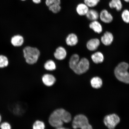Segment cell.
<instances>
[{
    "label": "cell",
    "instance_id": "cell-1",
    "mask_svg": "<svg viewBox=\"0 0 129 129\" xmlns=\"http://www.w3.org/2000/svg\"><path fill=\"white\" fill-rule=\"evenodd\" d=\"M71 120L70 113L62 108L55 110L51 113L48 119L50 125L55 128L62 126L64 123H69Z\"/></svg>",
    "mask_w": 129,
    "mask_h": 129
},
{
    "label": "cell",
    "instance_id": "cell-2",
    "mask_svg": "<svg viewBox=\"0 0 129 129\" xmlns=\"http://www.w3.org/2000/svg\"><path fill=\"white\" fill-rule=\"evenodd\" d=\"M129 64L123 62L119 63L114 69V75L117 80L126 84H129Z\"/></svg>",
    "mask_w": 129,
    "mask_h": 129
},
{
    "label": "cell",
    "instance_id": "cell-3",
    "mask_svg": "<svg viewBox=\"0 0 129 129\" xmlns=\"http://www.w3.org/2000/svg\"><path fill=\"white\" fill-rule=\"evenodd\" d=\"M23 55L26 62L30 64L36 63L40 55L39 50L36 48L27 46L23 50Z\"/></svg>",
    "mask_w": 129,
    "mask_h": 129
},
{
    "label": "cell",
    "instance_id": "cell-4",
    "mask_svg": "<svg viewBox=\"0 0 129 129\" xmlns=\"http://www.w3.org/2000/svg\"><path fill=\"white\" fill-rule=\"evenodd\" d=\"M72 126L74 129H93L92 126L89 123L87 118L83 114H78L74 117Z\"/></svg>",
    "mask_w": 129,
    "mask_h": 129
},
{
    "label": "cell",
    "instance_id": "cell-5",
    "mask_svg": "<svg viewBox=\"0 0 129 129\" xmlns=\"http://www.w3.org/2000/svg\"><path fill=\"white\" fill-rule=\"evenodd\" d=\"M89 67V61L86 58H83L80 59L73 71L77 75H82L87 71Z\"/></svg>",
    "mask_w": 129,
    "mask_h": 129
},
{
    "label": "cell",
    "instance_id": "cell-6",
    "mask_svg": "<svg viewBox=\"0 0 129 129\" xmlns=\"http://www.w3.org/2000/svg\"><path fill=\"white\" fill-rule=\"evenodd\" d=\"M120 117L117 114H112L105 117L104 122L105 125L109 129H114L120 122Z\"/></svg>",
    "mask_w": 129,
    "mask_h": 129
},
{
    "label": "cell",
    "instance_id": "cell-7",
    "mask_svg": "<svg viewBox=\"0 0 129 129\" xmlns=\"http://www.w3.org/2000/svg\"><path fill=\"white\" fill-rule=\"evenodd\" d=\"M99 18L104 23H109L112 22L113 17L112 14L106 9H103L99 13Z\"/></svg>",
    "mask_w": 129,
    "mask_h": 129
},
{
    "label": "cell",
    "instance_id": "cell-8",
    "mask_svg": "<svg viewBox=\"0 0 129 129\" xmlns=\"http://www.w3.org/2000/svg\"><path fill=\"white\" fill-rule=\"evenodd\" d=\"M67 52L65 48L62 46H59L56 50L54 53V57L58 60H63L67 57Z\"/></svg>",
    "mask_w": 129,
    "mask_h": 129
},
{
    "label": "cell",
    "instance_id": "cell-9",
    "mask_svg": "<svg viewBox=\"0 0 129 129\" xmlns=\"http://www.w3.org/2000/svg\"><path fill=\"white\" fill-rule=\"evenodd\" d=\"M43 83L46 86H51L54 84L56 79L54 76L50 74H46L42 77Z\"/></svg>",
    "mask_w": 129,
    "mask_h": 129
},
{
    "label": "cell",
    "instance_id": "cell-10",
    "mask_svg": "<svg viewBox=\"0 0 129 129\" xmlns=\"http://www.w3.org/2000/svg\"><path fill=\"white\" fill-rule=\"evenodd\" d=\"M113 40V35L112 33L109 31L105 33L101 39L102 43L106 46H110L112 44Z\"/></svg>",
    "mask_w": 129,
    "mask_h": 129
},
{
    "label": "cell",
    "instance_id": "cell-11",
    "mask_svg": "<svg viewBox=\"0 0 129 129\" xmlns=\"http://www.w3.org/2000/svg\"><path fill=\"white\" fill-rule=\"evenodd\" d=\"M100 44V41L98 38H93L88 40L87 43L86 47L90 51H93L98 49Z\"/></svg>",
    "mask_w": 129,
    "mask_h": 129
},
{
    "label": "cell",
    "instance_id": "cell-12",
    "mask_svg": "<svg viewBox=\"0 0 129 129\" xmlns=\"http://www.w3.org/2000/svg\"><path fill=\"white\" fill-rule=\"evenodd\" d=\"M24 41L23 37L20 35H14L11 38V42L13 46L19 47L22 46Z\"/></svg>",
    "mask_w": 129,
    "mask_h": 129
},
{
    "label": "cell",
    "instance_id": "cell-13",
    "mask_svg": "<svg viewBox=\"0 0 129 129\" xmlns=\"http://www.w3.org/2000/svg\"><path fill=\"white\" fill-rule=\"evenodd\" d=\"M109 6L110 9H115L117 12H120L123 8L121 0H111L109 3Z\"/></svg>",
    "mask_w": 129,
    "mask_h": 129
},
{
    "label": "cell",
    "instance_id": "cell-14",
    "mask_svg": "<svg viewBox=\"0 0 129 129\" xmlns=\"http://www.w3.org/2000/svg\"><path fill=\"white\" fill-rule=\"evenodd\" d=\"M66 43L69 46H75L78 43V37L75 34L71 33L66 38Z\"/></svg>",
    "mask_w": 129,
    "mask_h": 129
},
{
    "label": "cell",
    "instance_id": "cell-15",
    "mask_svg": "<svg viewBox=\"0 0 129 129\" xmlns=\"http://www.w3.org/2000/svg\"><path fill=\"white\" fill-rule=\"evenodd\" d=\"M89 9V8L84 3L78 4L76 8L77 14L80 16L86 15Z\"/></svg>",
    "mask_w": 129,
    "mask_h": 129
},
{
    "label": "cell",
    "instance_id": "cell-16",
    "mask_svg": "<svg viewBox=\"0 0 129 129\" xmlns=\"http://www.w3.org/2000/svg\"><path fill=\"white\" fill-rule=\"evenodd\" d=\"M88 20L92 21L97 20L99 18V13L95 9H89L86 15Z\"/></svg>",
    "mask_w": 129,
    "mask_h": 129
},
{
    "label": "cell",
    "instance_id": "cell-17",
    "mask_svg": "<svg viewBox=\"0 0 129 129\" xmlns=\"http://www.w3.org/2000/svg\"><path fill=\"white\" fill-rule=\"evenodd\" d=\"M90 29L98 34H100L102 32L103 27L101 24L97 20L92 21L89 25Z\"/></svg>",
    "mask_w": 129,
    "mask_h": 129
},
{
    "label": "cell",
    "instance_id": "cell-18",
    "mask_svg": "<svg viewBox=\"0 0 129 129\" xmlns=\"http://www.w3.org/2000/svg\"><path fill=\"white\" fill-rule=\"evenodd\" d=\"M91 59L95 63H101L104 62V56L103 53L100 51H97L93 53L91 56Z\"/></svg>",
    "mask_w": 129,
    "mask_h": 129
},
{
    "label": "cell",
    "instance_id": "cell-19",
    "mask_svg": "<svg viewBox=\"0 0 129 129\" xmlns=\"http://www.w3.org/2000/svg\"><path fill=\"white\" fill-rule=\"evenodd\" d=\"M80 60L79 56L78 54H74L71 56L69 61L70 68L73 71Z\"/></svg>",
    "mask_w": 129,
    "mask_h": 129
},
{
    "label": "cell",
    "instance_id": "cell-20",
    "mask_svg": "<svg viewBox=\"0 0 129 129\" xmlns=\"http://www.w3.org/2000/svg\"><path fill=\"white\" fill-rule=\"evenodd\" d=\"M91 84L93 88L98 89L101 87L103 85V81L98 77H93L90 81Z\"/></svg>",
    "mask_w": 129,
    "mask_h": 129
},
{
    "label": "cell",
    "instance_id": "cell-21",
    "mask_svg": "<svg viewBox=\"0 0 129 129\" xmlns=\"http://www.w3.org/2000/svg\"><path fill=\"white\" fill-rule=\"evenodd\" d=\"M44 67L47 70L53 71L56 69V64L54 61L52 60H48L45 62L44 64Z\"/></svg>",
    "mask_w": 129,
    "mask_h": 129
},
{
    "label": "cell",
    "instance_id": "cell-22",
    "mask_svg": "<svg viewBox=\"0 0 129 129\" xmlns=\"http://www.w3.org/2000/svg\"><path fill=\"white\" fill-rule=\"evenodd\" d=\"M9 64V59L7 56L3 55H0V68L7 67Z\"/></svg>",
    "mask_w": 129,
    "mask_h": 129
},
{
    "label": "cell",
    "instance_id": "cell-23",
    "mask_svg": "<svg viewBox=\"0 0 129 129\" xmlns=\"http://www.w3.org/2000/svg\"><path fill=\"white\" fill-rule=\"evenodd\" d=\"M84 2L89 8H93L98 5L100 0H84Z\"/></svg>",
    "mask_w": 129,
    "mask_h": 129
},
{
    "label": "cell",
    "instance_id": "cell-24",
    "mask_svg": "<svg viewBox=\"0 0 129 129\" xmlns=\"http://www.w3.org/2000/svg\"><path fill=\"white\" fill-rule=\"evenodd\" d=\"M122 20L125 23H129V10L127 9H124L121 14Z\"/></svg>",
    "mask_w": 129,
    "mask_h": 129
},
{
    "label": "cell",
    "instance_id": "cell-25",
    "mask_svg": "<svg viewBox=\"0 0 129 129\" xmlns=\"http://www.w3.org/2000/svg\"><path fill=\"white\" fill-rule=\"evenodd\" d=\"M44 122L41 121L37 120L33 124V129H45Z\"/></svg>",
    "mask_w": 129,
    "mask_h": 129
},
{
    "label": "cell",
    "instance_id": "cell-26",
    "mask_svg": "<svg viewBox=\"0 0 129 129\" xmlns=\"http://www.w3.org/2000/svg\"><path fill=\"white\" fill-rule=\"evenodd\" d=\"M49 10L54 14L57 13L61 10V7L60 5L54 4L48 7Z\"/></svg>",
    "mask_w": 129,
    "mask_h": 129
},
{
    "label": "cell",
    "instance_id": "cell-27",
    "mask_svg": "<svg viewBox=\"0 0 129 129\" xmlns=\"http://www.w3.org/2000/svg\"><path fill=\"white\" fill-rule=\"evenodd\" d=\"M45 3L46 5L49 7L50 6L54 4L60 5L61 0H46Z\"/></svg>",
    "mask_w": 129,
    "mask_h": 129
},
{
    "label": "cell",
    "instance_id": "cell-28",
    "mask_svg": "<svg viewBox=\"0 0 129 129\" xmlns=\"http://www.w3.org/2000/svg\"><path fill=\"white\" fill-rule=\"evenodd\" d=\"M0 128L1 129H12L10 124L7 122L2 123L0 125Z\"/></svg>",
    "mask_w": 129,
    "mask_h": 129
},
{
    "label": "cell",
    "instance_id": "cell-29",
    "mask_svg": "<svg viewBox=\"0 0 129 129\" xmlns=\"http://www.w3.org/2000/svg\"><path fill=\"white\" fill-rule=\"evenodd\" d=\"M33 2L35 4H38L41 2V0H32Z\"/></svg>",
    "mask_w": 129,
    "mask_h": 129
},
{
    "label": "cell",
    "instance_id": "cell-30",
    "mask_svg": "<svg viewBox=\"0 0 129 129\" xmlns=\"http://www.w3.org/2000/svg\"><path fill=\"white\" fill-rule=\"evenodd\" d=\"M55 129H70L68 128H66L65 127H63L61 126L60 127H58V128H56Z\"/></svg>",
    "mask_w": 129,
    "mask_h": 129
},
{
    "label": "cell",
    "instance_id": "cell-31",
    "mask_svg": "<svg viewBox=\"0 0 129 129\" xmlns=\"http://www.w3.org/2000/svg\"><path fill=\"white\" fill-rule=\"evenodd\" d=\"M124 2H125L126 3H129V0H122Z\"/></svg>",
    "mask_w": 129,
    "mask_h": 129
},
{
    "label": "cell",
    "instance_id": "cell-32",
    "mask_svg": "<svg viewBox=\"0 0 129 129\" xmlns=\"http://www.w3.org/2000/svg\"><path fill=\"white\" fill-rule=\"evenodd\" d=\"M1 120H2V117H1V114H0V123H1Z\"/></svg>",
    "mask_w": 129,
    "mask_h": 129
},
{
    "label": "cell",
    "instance_id": "cell-33",
    "mask_svg": "<svg viewBox=\"0 0 129 129\" xmlns=\"http://www.w3.org/2000/svg\"><path fill=\"white\" fill-rule=\"evenodd\" d=\"M21 1H26V0H21Z\"/></svg>",
    "mask_w": 129,
    "mask_h": 129
}]
</instances>
